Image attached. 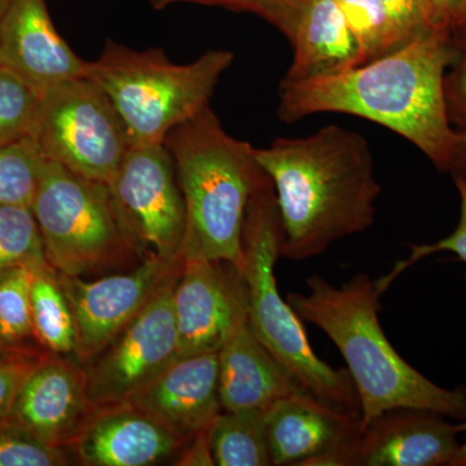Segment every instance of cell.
Returning a JSON list of instances; mask_svg holds the SVG:
<instances>
[{"label":"cell","instance_id":"obj_35","mask_svg":"<svg viewBox=\"0 0 466 466\" xmlns=\"http://www.w3.org/2000/svg\"><path fill=\"white\" fill-rule=\"evenodd\" d=\"M434 9L438 25L452 32L461 23L466 9V0H429Z\"/></svg>","mask_w":466,"mask_h":466},{"label":"cell","instance_id":"obj_21","mask_svg":"<svg viewBox=\"0 0 466 466\" xmlns=\"http://www.w3.org/2000/svg\"><path fill=\"white\" fill-rule=\"evenodd\" d=\"M218 466L272 465L266 431V410H222L208 431Z\"/></svg>","mask_w":466,"mask_h":466},{"label":"cell","instance_id":"obj_33","mask_svg":"<svg viewBox=\"0 0 466 466\" xmlns=\"http://www.w3.org/2000/svg\"><path fill=\"white\" fill-rule=\"evenodd\" d=\"M48 352L16 351L0 355V420L11 412L21 386Z\"/></svg>","mask_w":466,"mask_h":466},{"label":"cell","instance_id":"obj_25","mask_svg":"<svg viewBox=\"0 0 466 466\" xmlns=\"http://www.w3.org/2000/svg\"><path fill=\"white\" fill-rule=\"evenodd\" d=\"M354 34L364 64L401 47L400 35L381 0H336Z\"/></svg>","mask_w":466,"mask_h":466},{"label":"cell","instance_id":"obj_9","mask_svg":"<svg viewBox=\"0 0 466 466\" xmlns=\"http://www.w3.org/2000/svg\"><path fill=\"white\" fill-rule=\"evenodd\" d=\"M108 186L140 256L180 258L186 207L165 144H131Z\"/></svg>","mask_w":466,"mask_h":466},{"label":"cell","instance_id":"obj_18","mask_svg":"<svg viewBox=\"0 0 466 466\" xmlns=\"http://www.w3.org/2000/svg\"><path fill=\"white\" fill-rule=\"evenodd\" d=\"M421 410H389L361 431L351 466H451L459 425Z\"/></svg>","mask_w":466,"mask_h":466},{"label":"cell","instance_id":"obj_14","mask_svg":"<svg viewBox=\"0 0 466 466\" xmlns=\"http://www.w3.org/2000/svg\"><path fill=\"white\" fill-rule=\"evenodd\" d=\"M94 410L78 359L48 352L26 377L8 417L52 446L69 449Z\"/></svg>","mask_w":466,"mask_h":466},{"label":"cell","instance_id":"obj_36","mask_svg":"<svg viewBox=\"0 0 466 466\" xmlns=\"http://www.w3.org/2000/svg\"><path fill=\"white\" fill-rule=\"evenodd\" d=\"M447 171L452 174L453 179L466 183V128L458 131Z\"/></svg>","mask_w":466,"mask_h":466},{"label":"cell","instance_id":"obj_1","mask_svg":"<svg viewBox=\"0 0 466 466\" xmlns=\"http://www.w3.org/2000/svg\"><path fill=\"white\" fill-rule=\"evenodd\" d=\"M453 56L451 32L437 29L339 75L283 79L279 118L293 124L317 113L360 116L400 135L447 171L458 137L444 99V76Z\"/></svg>","mask_w":466,"mask_h":466},{"label":"cell","instance_id":"obj_30","mask_svg":"<svg viewBox=\"0 0 466 466\" xmlns=\"http://www.w3.org/2000/svg\"><path fill=\"white\" fill-rule=\"evenodd\" d=\"M180 3L219 5L236 11L253 12L274 24L291 41L309 0H182Z\"/></svg>","mask_w":466,"mask_h":466},{"label":"cell","instance_id":"obj_20","mask_svg":"<svg viewBox=\"0 0 466 466\" xmlns=\"http://www.w3.org/2000/svg\"><path fill=\"white\" fill-rule=\"evenodd\" d=\"M290 43L294 56L285 81L339 75L364 64L336 0H309Z\"/></svg>","mask_w":466,"mask_h":466},{"label":"cell","instance_id":"obj_16","mask_svg":"<svg viewBox=\"0 0 466 466\" xmlns=\"http://www.w3.org/2000/svg\"><path fill=\"white\" fill-rule=\"evenodd\" d=\"M2 66L38 91L86 76L90 61L69 47L46 0H12L0 17Z\"/></svg>","mask_w":466,"mask_h":466},{"label":"cell","instance_id":"obj_8","mask_svg":"<svg viewBox=\"0 0 466 466\" xmlns=\"http://www.w3.org/2000/svg\"><path fill=\"white\" fill-rule=\"evenodd\" d=\"M30 137L46 159L106 184L131 146L112 101L87 76L42 92Z\"/></svg>","mask_w":466,"mask_h":466},{"label":"cell","instance_id":"obj_5","mask_svg":"<svg viewBox=\"0 0 466 466\" xmlns=\"http://www.w3.org/2000/svg\"><path fill=\"white\" fill-rule=\"evenodd\" d=\"M283 226L274 186L267 177L251 195L242 228L248 320L257 339L294 377L303 390L341 410L360 412L348 370H336L315 354L302 321L280 296L275 266L281 257Z\"/></svg>","mask_w":466,"mask_h":466},{"label":"cell","instance_id":"obj_3","mask_svg":"<svg viewBox=\"0 0 466 466\" xmlns=\"http://www.w3.org/2000/svg\"><path fill=\"white\" fill-rule=\"evenodd\" d=\"M306 293H289L288 303L302 320L323 330L341 352L357 389L361 431L389 410H431L466 420V389H444L408 364L380 323V291L368 274L342 287L320 276L306 281Z\"/></svg>","mask_w":466,"mask_h":466},{"label":"cell","instance_id":"obj_11","mask_svg":"<svg viewBox=\"0 0 466 466\" xmlns=\"http://www.w3.org/2000/svg\"><path fill=\"white\" fill-rule=\"evenodd\" d=\"M182 265V258L167 260L149 256L130 271L92 281L57 274L75 317L79 363L84 366L96 357L143 311Z\"/></svg>","mask_w":466,"mask_h":466},{"label":"cell","instance_id":"obj_31","mask_svg":"<svg viewBox=\"0 0 466 466\" xmlns=\"http://www.w3.org/2000/svg\"><path fill=\"white\" fill-rule=\"evenodd\" d=\"M381 2L390 17L392 26L400 35L401 45H407L408 42L426 33L441 29L438 25L434 9L429 0H381Z\"/></svg>","mask_w":466,"mask_h":466},{"label":"cell","instance_id":"obj_29","mask_svg":"<svg viewBox=\"0 0 466 466\" xmlns=\"http://www.w3.org/2000/svg\"><path fill=\"white\" fill-rule=\"evenodd\" d=\"M455 184L460 195V219L455 231L447 238L433 242V244L408 245L410 250L408 258L398 262L388 275L382 276L375 281L377 290L380 291L381 296L391 287L394 280H397L398 276L403 274L406 269L416 265L417 262L426 258V257L433 256V254L441 253V251H449V253L455 254L461 262L466 263V183L455 179Z\"/></svg>","mask_w":466,"mask_h":466},{"label":"cell","instance_id":"obj_37","mask_svg":"<svg viewBox=\"0 0 466 466\" xmlns=\"http://www.w3.org/2000/svg\"><path fill=\"white\" fill-rule=\"evenodd\" d=\"M459 426L461 433H465V440L460 444L458 453H456L455 459H453L451 466H466V420L462 421L461 424H459Z\"/></svg>","mask_w":466,"mask_h":466},{"label":"cell","instance_id":"obj_24","mask_svg":"<svg viewBox=\"0 0 466 466\" xmlns=\"http://www.w3.org/2000/svg\"><path fill=\"white\" fill-rule=\"evenodd\" d=\"M24 266L41 269L51 267L32 208L0 204V267Z\"/></svg>","mask_w":466,"mask_h":466},{"label":"cell","instance_id":"obj_34","mask_svg":"<svg viewBox=\"0 0 466 466\" xmlns=\"http://www.w3.org/2000/svg\"><path fill=\"white\" fill-rule=\"evenodd\" d=\"M210 431V429H208ZM208 431L196 435L191 441H187L186 446L180 451L175 459V465L180 466H213L214 460L211 455Z\"/></svg>","mask_w":466,"mask_h":466},{"label":"cell","instance_id":"obj_42","mask_svg":"<svg viewBox=\"0 0 466 466\" xmlns=\"http://www.w3.org/2000/svg\"><path fill=\"white\" fill-rule=\"evenodd\" d=\"M2 354H3V352H2V351H0V355H2ZM5 354H7V352H5Z\"/></svg>","mask_w":466,"mask_h":466},{"label":"cell","instance_id":"obj_40","mask_svg":"<svg viewBox=\"0 0 466 466\" xmlns=\"http://www.w3.org/2000/svg\"><path fill=\"white\" fill-rule=\"evenodd\" d=\"M458 27H466V9H465L464 17H462L461 23H460L459 25L455 27V29H458ZM455 29H453V30H455Z\"/></svg>","mask_w":466,"mask_h":466},{"label":"cell","instance_id":"obj_19","mask_svg":"<svg viewBox=\"0 0 466 466\" xmlns=\"http://www.w3.org/2000/svg\"><path fill=\"white\" fill-rule=\"evenodd\" d=\"M218 366L223 410H267L281 398L303 390L257 339L249 320L218 351Z\"/></svg>","mask_w":466,"mask_h":466},{"label":"cell","instance_id":"obj_26","mask_svg":"<svg viewBox=\"0 0 466 466\" xmlns=\"http://www.w3.org/2000/svg\"><path fill=\"white\" fill-rule=\"evenodd\" d=\"M45 159L32 137L0 147V204L32 208Z\"/></svg>","mask_w":466,"mask_h":466},{"label":"cell","instance_id":"obj_4","mask_svg":"<svg viewBox=\"0 0 466 466\" xmlns=\"http://www.w3.org/2000/svg\"><path fill=\"white\" fill-rule=\"evenodd\" d=\"M164 144L186 207L180 258L220 260L242 272L245 213L267 179L256 148L227 133L210 106L175 127Z\"/></svg>","mask_w":466,"mask_h":466},{"label":"cell","instance_id":"obj_22","mask_svg":"<svg viewBox=\"0 0 466 466\" xmlns=\"http://www.w3.org/2000/svg\"><path fill=\"white\" fill-rule=\"evenodd\" d=\"M32 314L36 341L45 351L76 358L75 317L52 267L33 271Z\"/></svg>","mask_w":466,"mask_h":466},{"label":"cell","instance_id":"obj_38","mask_svg":"<svg viewBox=\"0 0 466 466\" xmlns=\"http://www.w3.org/2000/svg\"><path fill=\"white\" fill-rule=\"evenodd\" d=\"M148 2L155 9H164L174 3H180L182 0H148Z\"/></svg>","mask_w":466,"mask_h":466},{"label":"cell","instance_id":"obj_27","mask_svg":"<svg viewBox=\"0 0 466 466\" xmlns=\"http://www.w3.org/2000/svg\"><path fill=\"white\" fill-rule=\"evenodd\" d=\"M41 97V91L0 67V147L30 137Z\"/></svg>","mask_w":466,"mask_h":466},{"label":"cell","instance_id":"obj_13","mask_svg":"<svg viewBox=\"0 0 466 466\" xmlns=\"http://www.w3.org/2000/svg\"><path fill=\"white\" fill-rule=\"evenodd\" d=\"M272 465L351 466L361 435L360 412L324 403L306 390L266 410Z\"/></svg>","mask_w":466,"mask_h":466},{"label":"cell","instance_id":"obj_32","mask_svg":"<svg viewBox=\"0 0 466 466\" xmlns=\"http://www.w3.org/2000/svg\"><path fill=\"white\" fill-rule=\"evenodd\" d=\"M455 56L451 70L444 76V99L451 125L466 128V27L451 32Z\"/></svg>","mask_w":466,"mask_h":466},{"label":"cell","instance_id":"obj_23","mask_svg":"<svg viewBox=\"0 0 466 466\" xmlns=\"http://www.w3.org/2000/svg\"><path fill=\"white\" fill-rule=\"evenodd\" d=\"M32 281L33 269L27 267H0V351L3 354L45 351L34 333Z\"/></svg>","mask_w":466,"mask_h":466},{"label":"cell","instance_id":"obj_41","mask_svg":"<svg viewBox=\"0 0 466 466\" xmlns=\"http://www.w3.org/2000/svg\"><path fill=\"white\" fill-rule=\"evenodd\" d=\"M2 56H0V67H2Z\"/></svg>","mask_w":466,"mask_h":466},{"label":"cell","instance_id":"obj_28","mask_svg":"<svg viewBox=\"0 0 466 466\" xmlns=\"http://www.w3.org/2000/svg\"><path fill=\"white\" fill-rule=\"evenodd\" d=\"M75 461L67 447L52 446L11 417L0 420V466H64Z\"/></svg>","mask_w":466,"mask_h":466},{"label":"cell","instance_id":"obj_12","mask_svg":"<svg viewBox=\"0 0 466 466\" xmlns=\"http://www.w3.org/2000/svg\"><path fill=\"white\" fill-rule=\"evenodd\" d=\"M173 309L179 355L218 352L248 321L244 274L228 262L183 260Z\"/></svg>","mask_w":466,"mask_h":466},{"label":"cell","instance_id":"obj_6","mask_svg":"<svg viewBox=\"0 0 466 466\" xmlns=\"http://www.w3.org/2000/svg\"><path fill=\"white\" fill-rule=\"evenodd\" d=\"M235 55L208 51L189 64H174L165 52L137 51L108 42L88 64L124 122L131 144H164L177 126L202 112Z\"/></svg>","mask_w":466,"mask_h":466},{"label":"cell","instance_id":"obj_7","mask_svg":"<svg viewBox=\"0 0 466 466\" xmlns=\"http://www.w3.org/2000/svg\"><path fill=\"white\" fill-rule=\"evenodd\" d=\"M30 208L46 258L57 274L85 278L144 259L128 238L108 184L45 159Z\"/></svg>","mask_w":466,"mask_h":466},{"label":"cell","instance_id":"obj_10","mask_svg":"<svg viewBox=\"0 0 466 466\" xmlns=\"http://www.w3.org/2000/svg\"><path fill=\"white\" fill-rule=\"evenodd\" d=\"M180 268L127 327L84 364L95 407L131 400L179 355L173 293Z\"/></svg>","mask_w":466,"mask_h":466},{"label":"cell","instance_id":"obj_17","mask_svg":"<svg viewBox=\"0 0 466 466\" xmlns=\"http://www.w3.org/2000/svg\"><path fill=\"white\" fill-rule=\"evenodd\" d=\"M127 403L157 419L187 443L208 431L223 410L218 352L177 355Z\"/></svg>","mask_w":466,"mask_h":466},{"label":"cell","instance_id":"obj_15","mask_svg":"<svg viewBox=\"0 0 466 466\" xmlns=\"http://www.w3.org/2000/svg\"><path fill=\"white\" fill-rule=\"evenodd\" d=\"M186 441L133 404L95 407L69 449L87 466H150L177 459Z\"/></svg>","mask_w":466,"mask_h":466},{"label":"cell","instance_id":"obj_39","mask_svg":"<svg viewBox=\"0 0 466 466\" xmlns=\"http://www.w3.org/2000/svg\"><path fill=\"white\" fill-rule=\"evenodd\" d=\"M11 2L12 0H0V17L5 14V9H7L9 3Z\"/></svg>","mask_w":466,"mask_h":466},{"label":"cell","instance_id":"obj_2","mask_svg":"<svg viewBox=\"0 0 466 466\" xmlns=\"http://www.w3.org/2000/svg\"><path fill=\"white\" fill-rule=\"evenodd\" d=\"M256 158L274 186L284 258H314L375 223L382 188L360 134L325 126L309 137H280L256 148Z\"/></svg>","mask_w":466,"mask_h":466}]
</instances>
